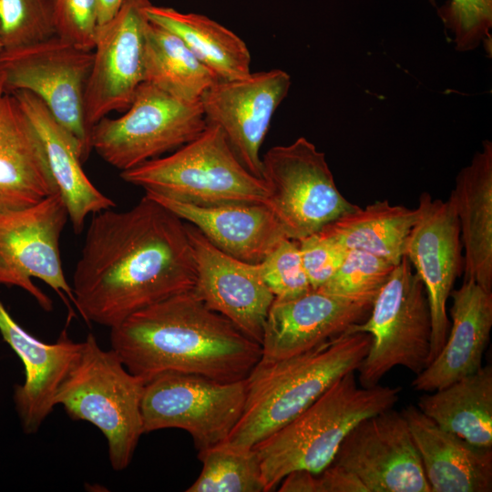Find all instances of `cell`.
<instances>
[{"label":"cell","mask_w":492,"mask_h":492,"mask_svg":"<svg viewBox=\"0 0 492 492\" xmlns=\"http://www.w3.org/2000/svg\"><path fill=\"white\" fill-rule=\"evenodd\" d=\"M195 280L185 221L145 194L128 210L93 214L73 274V302L87 322L112 328L192 290Z\"/></svg>","instance_id":"obj_1"},{"label":"cell","mask_w":492,"mask_h":492,"mask_svg":"<svg viewBox=\"0 0 492 492\" xmlns=\"http://www.w3.org/2000/svg\"><path fill=\"white\" fill-rule=\"evenodd\" d=\"M110 329L111 349L145 384L164 373L242 380L261 356L259 343L192 290L147 306Z\"/></svg>","instance_id":"obj_2"},{"label":"cell","mask_w":492,"mask_h":492,"mask_svg":"<svg viewBox=\"0 0 492 492\" xmlns=\"http://www.w3.org/2000/svg\"><path fill=\"white\" fill-rule=\"evenodd\" d=\"M371 343L367 333L344 332L300 354L260 360L245 378L244 409L226 442L252 448L304 411L341 376L356 371Z\"/></svg>","instance_id":"obj_3"},{"label":"cell","mask_w":492,"mask_h":492,"mask_svg":"<svg viewBox=\"0 0 492 492\" xmlns=\"http://www.w3.org/2000/svg\"><path fill=\"white\" fill-rule=\"evenodd\" d=\"M400 386L359 384L355 371L337 379L289 423L259 442L256 452L266 491L292 472L319 474L330 466L343 438L361 420L393 408Z\"/></svg>","instance_id":"obj_4"},{"label":"cell","mask_w":492,"mask_h":492,"mask_svg":"<svg viewBox=\"0 0 492 492\" xmlns=\"http://www.w3.org/2000/svg\"><path fill=\"white\" fill-rule=\"evenodd\" d=\"M120 177L145 192L200 206L266 204L268 194L262 179L242 165L215 125H207L171 154L123 170Z\"/></svg>","instance_id":"obj_5"},{"label":"cell","mask_w":492,"mask_h":492,"mask_svg":"<svg viewBox=\"0 0 492 492\" xmlns=\"http://www.w3.org/2000/svg\"><path fill=\"white\" fill-rule=\"evenodd\" d=\"M144 387L145 382L125 367L113 349L103 350L89 333L55 401L72 419L87 421L103 433L111 466L120 471L130 464L144 433Z\"/></svg>","instance_id":"obj_6"},{"label":"cell","mask_w":492,"mask_h":492,"mask_svg":"<svg viewBox=\"0 0 492 492\" xmlns=\"http://www.w3.org/2000/svg\"><path fill=\"white\" fill-rule=\"evenodd\" d=\"M346 333L372 337L355 372L364 387L379 384L391 369L403 366L418 374L430 361L432 321L424 284L404 256L374 298L370 313Z\"/></svg>","instance_id":"obj_7"},{"label":"cell","mask_w":492,"mask_h":492,"mask_svg":"<svg viewBox=\"0 0 492 492\" xmlns=\"http://www.w3.org/2000/svg\"><path fill=\"white\" fill-rule=\"evenodd\" d=\"M200 102L177 98L143 82L125 113L103 118L91 128V148L120 171L175 150L206 128Z\"/></svg>","instance_id":"obj_8"},{"label":"cell","mask_w":492,"mask_h":492,"mask_svg":"<svg viewBox=\"0 0 492 492\" xmlns=\"http://www.w3.org/2000/svg\"><path fill=\"white\" fill-rule=\"evenodd\" d=\"M92 62L93 50L57 36L0 53V74L6 92L26 90L36 96L74 140L82 161L92 150L84 114Z\"/></svg>","instance_id":"obj_9"},{"label":"cell","mask_w":492,"mask_h":492,"mask_svg":"<svg viewBox=\"0 0 492 492\" xmlns=\"http://www.w3.org/2000/svg\"><path fill=\"white\" fill-rule=\"evenodd\" d=\"M266 205L286 236L298 241L358 206L339 191L323 152L304 137L261 157Z\"/></svg>","instance_id":"obj_10"},{"label":"cell","mask_w":492,"mask_h":492,"mask_svg":"<svg viewBox=\"0 0 492 492\" xmlns=\"http://www.w3.org/2000/svg\"><path fill=\"white\" fill-rule=\"evenodd\" d=\"M245 400V379L223 382L197 374L164 373L145 384L143 431L182 429L201 452L228 439L242 415Z\"/></svg>","instance_id":"obj_11"},{"label":"cell","mask_w":492,"mask_h":492,"mask_svg":"<svg viewBox=\"0 0 492 492\" xmlns=\"http://www.w3.org/2000/svg\"><path fill=\"white\" fill-rule=\"evenodd\" d=\"M67 220V209L58 191L26 208L0 211V284L22 288L46 312L52 310V301L32 278L74 300L59 251Z\"/></svg>","instance_id":"obj_12"},{"label":"cell","mask_w":492,"mask_h":492,"mask_svg":"<svg viewBox=\"0 0 492 492\" xmlns=\"http://www.w3.org/2000/svg\"><path fill=\"white\" fill-rule=\"evenodd\" d=\"M149 0H127L118 14L97 26L93 62L84 94L87 128L111 111L125 112L145 82Z\"/></svg>","instance_id":"obj_13"},{"label":"cell","mask_w":492,"mask_h":492,"mask_svg":"<svg viewBox=\"0 0 492 492\" xmlns=\"http://www.w3.org/2000/svg\"><path fill=\"white\" fill-rule=\"evenodd\" d=\"M333 464L357 477L366 492H431L407 422L393 408L357 423Z\"/></svg>","instance_id":"obj_14"},{"label":"cell","mask_w":492,"mask_h":492,"mask_svg":"<svg viewBox=\"0 0 492 492\" xmlns=\"http://www.w3.org/2000/svg\"><path fill=\"white\" fill-rule=\"evenodd\" d=\"M291 85L286 71L272 69L219 80L200 97L206 124L221 129L239 160L258 178L262 170L261 148Z\"/></svg>","instance_id":"obj_15"},{"label":"cell","mask_w":492,"mask_h":492,"mask_svg":"<svg viewBox=\"0 0 492 492\" xmlns=\"http://www.w3.org/2000/svg\"><path fill=\"white\" fill-rule=\"evenodd\" d=\"M418 218L405 245L404 256L422 281L429 303L432 335L430 361L443 347L450 328L446 302L464 270L458 219L450 199L419 197Z\"/></svg>","instance_id":"obj_16"},{"label":"cell","mask_w":492,"mask_h":492,"mask_svg":"<svg viewBox=\"0 0 492 492\" xmlns=\"http://www.w3.org/2000/svg\"><path fill=\"white\" fill-rule=\"evenodd\" d=\"M185 223L196 269L192 291L207 307L261 344L274 296L262 282L257 264L228 255L193 225Z\"/></svg>","instance_id":"obj_17"},{"label":"cell","mask_w":492,"mask_h":492,"mask_svg":"<svg viewBox=\"0 0 492 492\" xmlns=\"http://www.w3.org/2000/svg\"><path fill=\"white\" fill-rule=\"evenodd\" d=\"M371 307L318 290L291 299L274 298L264 324L260 360L276 361L309 351L364 321Z\"/></svg>","instance_id":"obj_18"},{"label":"cell","mask_w":492,"mask_h":492,"mask_svg":"<svg viewBox=\"0 0 492 492\" xmlns=\"http://www.w3.org/2000/svg\"><path fill=\"white\" fill-rule=\"evenodd\" d=\"M0 333L25 367V383L15 388L14 401L23 429L36 433L56 405V395L77 362L83 342L64 331L54 343H46L24 330L0 301Z\"/></svg>","instance_id":"obj_19"},{"label":"cell","mask_w":492,"mask_h":492,"mask_svg":"<svg viewBox=\"0 0 492 492\" xmlns=\"http://www.w3.org/2000/svg\"><path fill=\"white\" fill-rule=\"evenodd\" d=\"M450 296L452 323L446 340L413 380L411 385L415 391L429 393L444 388L482 367L492 328V292L464 279Z\"/></svg>","instance_id":"obj_20"},{"label":"cell","mask_w":492,"mask_h":492,"mask_svg":"<svg viewBox=\"0 0 492 492\" xmlns=\"http://www.w3.org/2000/svg\"><path fill=\"white\" fill-rule=\"evenodd\" d=\"M197 228L214 246L240 261L260 263L288 238L265 203L200 206L145 192Z\"/></svg>","instance_id":"obj_21"},{"label":"cell","mask_w":492,"mask_h":492,"mask_svg":"<svg viewBox=\"0 0 492 492\" xmlns=\"http://www.w3.org/2000/svg\"><path fill=\"white\" fill-rule=\"evenodd\" d=\"M11 95L35 131L51 177L67 206L68 220L74 231L80 233L88 215L114 209L116 203L87 178L74 140L46 105L26 90L15 91Z\"/></svg>","instance_id":"obj_22"},{"label":"cell","mask_w":492,"mask_h":492,"mask_svg":"<svg viewBox=\"0 0 492 492\" xmlns=\"http://www.w3.org/2000/svg\"><path fill=\"white\" fill-rule=\"evenodd\" d=\"M431 492L492 491V448L473 446L441 428L417 406L401 411Z\"/></svg>","instance_id":"obj_23"},{"label":"cell","mask_w":492,"mask_h":492,"mask_svg":"<svg viewBox=\"0 0 492 492\" xmlns=\"http://www.w3.org/2000/svg\"><path fill=\"white\" fill-rule=\"evenodd\" d=\"M56 192L40 142L0 74V211L26 208Z\"/></svg>","instance_id":"obj_24"},{"label":"cell","mask_w":492,"mask_h":492,"mask_svg":"<svg viewBox=\"0 0 492 492\" xmlns=\"http://www.w3.org/2000/svg\"><path fill=\"white\" fill-rule=\"evenodd\" d=\"M460 228L464 279L492 292V142L460 169L449 196Z\"/></svg>","instance_id":"obj_25"},{"label":"cell","mask_w":492,"mask_h":492,"mask_svg":"<svg viewBox=\"0 0 492 492\" xmlns=\"http://www.w3.org/2000/svg\"><path fill=\"white\" fill-rule=\"evenodd\" d=\"M422 395L418 409L441 428L469 444L492 448V366Z\"/></svg>","instance_id":"obj_26"},{"label":"cell","mask_w":492,"mask_h":492,"mask_svg":"<svg viewBox=\"0 0 492 492\" xmlns=\"http://www.w3.org/2000/svg\"><path fill=\"white\" fill-rule=\"evenodd\" d=\"M145 12L150 22L179 36L220 80L240 79L251 73L245 42L215 20L151 4Z\"/></svg>","instance_id":"obj_27"},{"label":"cell","mask_w":492,"mask_h":492,"mask_svg":"<svg viewBox=\"0 0 492 492\" xmlns=\"http://www.w3.org/2000/svg\"><path fill=\"white\" fill-rule=\"evenodd\" d=\"M418 209L393 205L387 200L359 206L323 227L320 231L347 250H361L398 264Z\"/></svg>","instance_id":"obj_28"},{"label":"cell","mask_w":492,"mask_h":492,"mask_svg":"<svg viewBox=\"0 0 492 492\" xmlns=\"http://www.w3.org/2000/svg\"><path fill=\"white\" fill-rule=\"evenodd\" d=\"M219 80L179 36L149 20L145 82L181 100L200 102Z\"/></svg>","instance_id":"obj_29"},{"label":"cell","mask_w":492,"mask_h":492,"mask_svg":"<svg viewBox=\"0 0 492 492\" xmlns=\"http://www.w3.org/2000/svg\"><path fill=\"white\" fill-rule=\"evenodd\" d=\"M202 469L187 492H266L253 448L222 442L199 452Z\"/></svg>","instance_id":"obj_30"},{"label":"cell","mask_w":492,"mask_h":492,"mask_svg":"<svg viewBox=\"0 0 492 492\" xmlns=\"http://www.w3.org/2000/svg\"><path fill=\"white\" fill-rule=\"evenodd\" d=\"M395 266L370 252L348 250L336 272L317 290L348 301L372 304Z\"/></svg>","instance_id":"obj_31"},{"label":"cell","mask_w":492,"mask_h":492,"mask_svg":"<svg viewBox=\"0 0 492 492\" xmlns=\"http://www.w3.org/2000/svg\"><path fill=\"white\" fill-rule=\"evenodd\" d=\"M56 36L53 0H0L3 50L29 46Z\"/></svg>","instance_id":"obj_32"},{"label":"cell","mask_w":492,"mask_h":492,"mask_svg":"<svg viewBox=\"0 0 492 492\" xmlns=\"http://www.w3.org/2000/svg\"><path fill=\"white\" fill-rule=\"evenodd\" d=\"M435 5V0H429ZM445 28L451 32L455 48L472 51L491 45L492 0H447L437 8Z\"/></svg>","instance_id":"obj_33"},{"label":"cell","mask_w":492,"mask_h":492,"mask_svg":"<svg viewBox=\"0 0 492 492\" xmlns=\"http://www.w3.org/2000/svg\"><path fill=\"white\" fill-rule=\"evenodd\" d=\"M257 266L275 299H291L313 290L295 240L283 239Z\"/></svg>","instance_id":"obj_34"},{"label":"cell","mask_w":492,"mask_h":492,"mask_svg":"<svg viewBox=\"0 0 492 492\" xmlns=\"http://www.w3.org/2000/svg\"><path fill=\"white\" fill-rule=\"evenodd\" d=\"M56 36L93 50L97 28V0H53Z\"/></svg>","instance_id":"obj_35"},{"label":"cell","mask_w":492,"mask_h":492,"mask_svg":"<svg viewBox=\"0 0 492 492\" xmlns=\"http://www.w3.org/2000/svg\"><path fill=\"white\" fill-rule=\"evenodd\" d=\"M297 241L310 285L317 290L336 272L348 250L320 231Z\"/></svg>","instance_id":"obj_36"},{"label":"cell","mask_w":492,"mask_h":492,"mask_svg":"<svg viewBox=\"0 0 492 492\" xmlns=\"http://www.w3.org/2000/svg\"><path fill=\"white\" fill-rule=\"evenodd\" d=\"M317 477L319 492H366L357 477L333 463Z\"/></svg>","instance_id":"obj_37"},{"label":"cell","mask_w":492,"mask_h":492,"mask_svg":"<svg viewBox=\"0 0 492 492\" xmlns=\"http://www.w3.org/2000/svg\"><path fill=\"white\" fill-rule=\"evenodd\" d=\"M127 0H97V26L112 19Z\"/></svg>","instance_id":"obj_38"},{"label":"cell","mask_w":492,"mask_h":492,"mask_svg":"<svg viewBox=\"0 0 492 492\" xmlns=\"http://www.w3.org/2000/svg\"><path fill=\"white\" fill-rule=\"evenodd\" d=\"M2 50H3V47H2V45L0 43V53H1Z\"/></svg>","instance_id":"obj_39"}]
</instances>
